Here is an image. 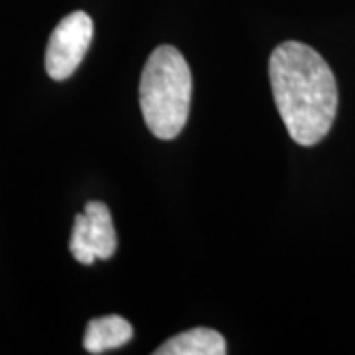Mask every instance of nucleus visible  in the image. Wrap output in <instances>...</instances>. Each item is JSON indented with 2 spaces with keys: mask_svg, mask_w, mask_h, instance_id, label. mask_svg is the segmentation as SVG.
<instances>
[{
  "mask_svg": "<svg viewBox=\"0 0 355 355\" xmlns=\"http://www.w3.org/2000/svg\"><path fill=\"white\" fill-rule=\"evenodd\" d=\"M268 77L280 119L294 142L314 146L338 113V85L326 60L300 42H282L268 60Z\"/></svg>",
  "mask_w": 355,
  "mask_h": 355,
  "instance_id": "1",
  "label": "nucleus"
},
{
  "mask_svg": "<svg viewBox=\"0 0 355 355\" xmlns=\"http://www.w3.org/2000/svg\"><path fill=\"white\" fill-rule=\"evenodd\" d=\"M140 111L156 139L172 140L188 123L191 105V71L182 51L158 46L140 76Z\"/></svg>",
  "mask_w": 355,
  "mask_h": 355,
  "instance_id": "2",
  "label": "nucleus"
},
{
  "mask_svg": "<svg viewBox=\"0 0 355 355\" xmlns=\"http://www.w3.org/2000/svg\"><path fill=\"white\" fill-rule=\"evenodd\" d=\"M93 40V20L81 10L65 16L51 32L46 48V71L51 79L64 81L76 73Z\"/></svg>",
  "mask_w": 355,
  "mask_h": 355,
  "instance_id": "3",
  "label": "nucleus"
},
{
  "mask_svg": "<svg viewBox=\"0 0 355 355\" xmlns=\"http://www.w3.org/2000/svg\"><path fill=\"white\" fill-rule=\"evenodd\" d=\"M116 231L109 207L101 202H89L85 211L76 217L69 251L77 263L93 265L95 261H107L116 251Z\"/></svg>",
  "mask_w": 355,
  "mask_h": 355,
  "instance_id": "4",
  "label": "nucleus"
},
{
  "mask_svg": "<svg viewBox=\"0 0 355 355\" xmlns=\"http://www.w3.org/2000/svg\"><path fill=\"white\" fill-rule=\"evenodd\" d=\"M132 326L125 318L103 316L93 318L87 324L83 336V347L89 354H105L111 349H119L132 340Z\"/></svg>",
  "mask_w": 355,
  "mask_h": 355,
  "instance_id": "5",
  "label": "nucleus"
},
{
  "mask_svg": "<svg viewBox=\"0 0 355 355\" xmlns=\"http://www.w3.org/2000/svg\"><path fill=\"white\" fill-rule=\"evenodd\" d=\"M156 355H225L227 343L219 331L211 328H193L170 338L158 349Z\"/></svg>",
  "mask_w": 355,
  "mask_h": 355,
  "instance_id": "6",
  "label": "nucleus"
}]
</instances>
